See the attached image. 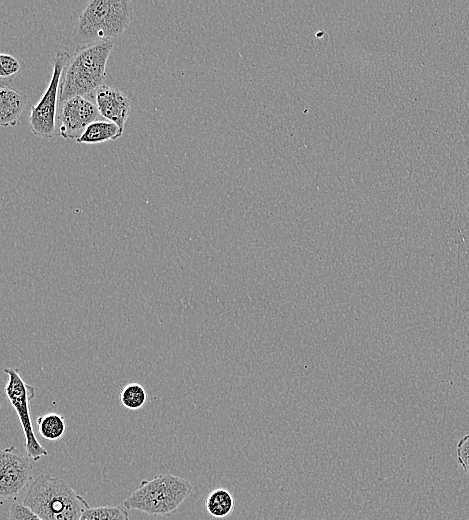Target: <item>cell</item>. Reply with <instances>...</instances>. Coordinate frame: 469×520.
Listing matches in <instances>:
<instances>
[{"label":"cell","mask_w":469,"mask_h":520,"mask_svg":"<svg viewBox=\"0 0 469 520\" xmlns=\"http://www.w3.org/2000/svg\"><path fill=\"white\" fill-rule=\"evenodd\" d=\"M20 62L18 59L6 53L0 54V79L1 87L11 82L20 70Z\"/></svg>","instance_id":"16"},{"label":"cell","mask_w":469,"mask_h":520,"mask_svg":"<svg viewBox=\"0 0 469 520\" xmlns=\"http://www.w3.org/2000/svg\"><path fill=\"white\" fill-rule=\"evenodd\" d=\"M22 504L43 520H80L90 507L69 483L50 474H40L32 481Z\"/></svg>","instance_id":"1"},{"label":"cell","mask_w":469,"mask_h":520,"mask_svg":"<svg viewBox=\"0 0 469 520\" xmlns=\"http://www.w3.org/2000/svg\"><path fill=\"white\" fill-rule=\"evenodd\" d=\"M119 399L125 408L138 410L145 405L147 392L139 383H129L121 391Z\"/></svg>","instance_id":"15"},{"label":"cell","mask_w":469,"mask_h":520,"mask_svg":"<svg viewBox=\"0 0 469 520\" xmlns=\"http://www.w3.org/2000/svg\"><path fill=\"white\" fill-rule=\"evenodd\" d=\"M28 96L24 91L8 86L0 89V124L2 127L15 126L26 107Z\"/></svg>","instance_id":"10"},{"label":"cell","mask_w":469,"mask_h":520,"mask_svg":"<svg viewBox=\"0 0 469 520\" xmlns=\"http://www.w3.org/2000/svg\"><path fill=\"white\" fill-rule=\"evenodd\" d=\"M112 40L80 46L67 62L60 83L59 103L90 95L103 85L108 58L113 50Z\"/></svg>","instance_id":"2"},{"label":"cell","mask_w":469,"mask_h":520,"mask_svg":"<svg viewBox=\"0 0 469 520\" xmlns=\"http://www.w3.org/2000/svg\"><path fill=\"white\" fill-rule=\"evenodd\" d=\"M133 15L129 0H90L79 14L72 38L81 46L109 41L124 32Z\"/></svg>","instance_id":"3"},{"label":"cell","mask_w":469,"mask_h":520,"mask_svg":"<svg viewBox=\"0 0 469 520\" xmlns=\"http://www.w3.org/2000/svg\"><path fill=\"white\" fill-rule=\"evenodd\" d=\"M89 96L104 120L111 121L124 130L131 112V101L122 91L103 84Z\"/></svg>","instance_id":"9"},{"label":"cell","mask_w":469,"mask_h":520,"mask_svg":"<svg viewBox=\"0 0 469 520\" xmlns=\"http://www.w3.org/2000/svg\"><path fill=\"white\" fill-rule=\"evenodd\" d=\"M456 448L458 462L469 476V434L459 440Z\"/></svg>","instance_id":"18"},{"label":"cell","mask_w":469,"mask_h":520,"mask_svg":"<svg viewBox=\"0 0 469 520\" xmlns=\"http://www.w3.org/2000/svg\"><path fill=\"white\" fill-rule=\"evenodd\" d=\"M39 434L51 441L60 439L66 432L65 417L58 413H47L36 419Z\"/></svg>","instance_id":"13"},{"label":"cell","mask_w":469,"mask_h":520,"mask_svg":"<svg viewBox=\"0 0 469 520\" xmlns=\"http://www.w3.org/2000/svg\"><path fill=\"white\" fill-rule=\"evenodd\" d=\"M469 520V519H468Z\"/></svg>","instance_id":"19"},{"label":"cell","mask_w":469,"mask_h":520,"mask_svg":"<svg viewBox=\"0 0 469 520\" xmlns=\"http://www.w3.org/2000/svg\"><path fill=\"white\" fill-rule=\"evenodd\" d=\"M193 490L192 484L170 473L142 480L123 504L125 508L149 515H168L175 512Z\"/></svg>","instance_id":"4"},{"label":"cell","mask_w":469,"mask_h":520,"mask_svg":"<svg viewBox=\"0 0 469 520\" xmlns=\"http://www.w3.org/2000/svg\"><path fill=\"white\" fill-rule=\"evenodd\" d=\"M4 372L8 375L5 394L20 420L27 456L38 461L48 455V451L38 442L30 419L29 404L35 396V388L22 379L18 369L6 368Z\"/></svg>","instance_id":"6"},{"label":"cell","mask_w":469,"mask_h":520,"mask_svg":"<svg viewBox=\"0 0 469 520\" xmlns=\"http://www.w3.org/2000/svg\"><path fill=\"white\" fill-rule=\"evenodd\" d=\"M103 119L91 100L84 96L71 98L62 104L58 114L59 133L64 139H77L85 128L96 120Z\"/></svg>","instance_id":"8"},{"label":"cell","mask_w":469,"mask_h":520,"mask_svg":"<svg viewBox=\"0 0 469 520\" xmlns=\"http://www.w3.org/2000/svg\"><path fill=\"white\" fill-rule=\"evenodd\" d=\"M15 446L1 450L0 496L15 499L32 479L33 465Z\"/></svg>","instance_id":"7"},{"label":"cell","mask_w":469,"mask_h":520,"mask_svg":"<svg viewBox=\"0 0 469 520\" xmlns=\"http://www.w3.org/2000/svg\"><path fill=\"white\" fill-rule=\"evenodd\" d=\"M80 520H130L128 512L117 505L89 507Z\"/></svg>","instance_id":"14"},{"label":"cell","mask_w":469,"mask_h":520,"mask_svg":"<svg viewBox=\"0 0 469 520\" xmlns=\"http://www.w3.org/2000/svg\"><path fill=\"white\" fill-rule=\"evenodd\" d=\"M123 130L108 120H96L90 123L83 133L76 139L80 144H99L116 140L121 137Z\"/></svg>","instance_id":"11"},{"label":"cell","mask_w":469,"mask_h":520,"mask_svg":"<svg viewBox=\"0 0 469 520\" xmlns=\"http://www.w3.org/2000/svg\"><path fill=\"white\" fill-rule=\"evenodd\" d=\"M234 503V497L227 489L216 488L207 495L205 507L211 516L224 518L232 512Z\"/></svg>","instance_id":"12"},{"label":"cell","mask_w":469,"mask_h":520,"mask_svg":"<svg viewBox=\"0 0 469 520\" xmlns=\"http://www.w3.org/2000/svg\"><path fill=\"white\" fill-rule=\"evenodd\" d=\"M70 57L67 51L56 53L53 60L52 76L46 90L36 105L30 109L29 126L31 132L38 137L48 139L55 134L61 77Z\"/></svg>","instance_id":"5"},{"label":"cell","mask_w":469,"mask_h":520,"mask_svg":"<svg viewBox=\"0 0 469 520\" xmlns=\"http://www.w3.org/2000/svg\"><path fill=\"white\" fill-rule=\"evenodd\" d=\"M7 520H43L32 510L20 503L11 505Z\"/></svg>","instance_id":"17"}]
</instances>
